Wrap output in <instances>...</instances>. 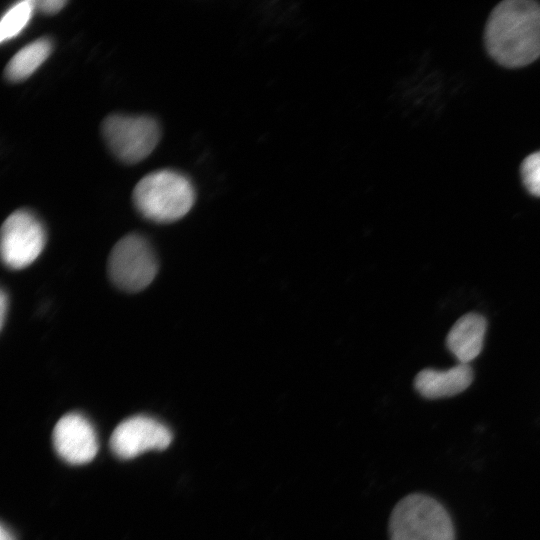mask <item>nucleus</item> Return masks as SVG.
Instances as JSON below:
<instances>
[{"label": "nucleus", "instance_id": "obj_1", "mask_svg": "<svg viewBox=\"0 0 540 540\" xmlns=\"http://www.w3.org/2000/svg\"><path fill=\"white\" fill-rule=\"evenodd\" d=\"M487 52L508 68L531 64L540 57V4L506 0L490 13L484 32Z\"/></svg>", "mask_w": 540, "mask_h": 540}, {"label": "nucleus", "instance_id": "obj_2", "mask_svg": "<svg viewBox=\"0 0 540 540\" xmlns=\"http://www.w3.org/2000/svg\"><path fill=\"white\" fill-rule=\"evenodd\" d=\"M137 210L147 219L167 223L184 217L195 201L190 180L173 170H158L144 176L132 194Z\"/></svg>", "mask_w": 540, "mask_h": 540}, {"label": "nucleus", "instance_id": "obj_3", "mask_svg": "<svg viewBox=\"0 0 540 540\" xmlns=\"http://www.w3.org/2000/svg\"><path fill=\"white\" fill-rule=\"evenodd\" d=\"M390 540H455L454 527L444 507L434 498L414 493L393 508Z\"/></svg>", "mask_w": 540, "mask_h": 540}, {"label": "nucleus", "instance_id": "obj_4", "mask_svg": "<svg viewBox=\"0 0 540 540\" xmlns=\"http://www.w3.org/2000/svg\"><path fill=\"white\" fill-rule=\"evenodd\" d=\"M107 268L111 281L118 288L138 292L154 280L158 262L152 246L143 236L129 234L112 248Z\"/></svg>", "mask_w": 540, "mask_h": 540}, {"label": "nucleus", "instance_id": "obj_5", "mask_svg": "<svg viewBox=\"0 0 540 540\" xmlns=\"http://www.w3.org/2000/svg\"><path fill=\"white\" fill-rule=\"evenodd\" d=\"M101 130L112 153L129 164L145 159L160 139L158 123L148 116L109 115Z\"/></svg>", "mask_w": 540, "mask_h": 540}, {"label": "nucleus", "instance_id": "obj_6", "mask_svg": "<svg viewBox=\"0 0 540 540\" xmlns=\"http://www.w3.org/2000/svg\"><path fill=\"white\" fill-rule=\"evenodd\" d=\"M46 243V231L41 221L30 211L11 213L1 227V257L11 269H23L41 254Z\"/></svg>", "mask_w": 540, "mask_h": 540}, {"label": "nucleus", "instance_id": "obj_7", "mask_svg": "<svg viewBox=\"0 0 540 540\" xmlns=\"http://www.w3.org/2000/svg\"><path fill=\"white\" fill-rule=\"evenodd\" d=\"M171 430L159 420L132 416L117 425L110 437L112 452L121 459H131L148 450H163L172 441Z\"/></svg>", "mask_w": 540, "mask_h": 540}, {"label": "nucleus", "instance_id": "obj_8", "mask_svg": "<svg viewBox=\"0 0 540 540\" xmlns=\"http://www.w3.org/2000/svg\"><path fill=\"white\" fill-rule=\"evenodd\" d=\"M52 441L57 454L67 463L85 464L98 452V438L92 423L82 414L71 412L56 423Z\"/></svg>", "mask_w": 540, "mask_h": 540}, {"label": "nucleus", "instance_id": "obj_9", "mask_svg": "<svg viewBox=\"0 0 540 540\" xmlns=\"http://www.w3.org/2000/svg\"><path fill=\"white\" fill-rule=\"evenodd\" d=\"M473 381V370L469 364L459 363L452 368L439 371L424 369L414 381L418 393L425 398L449 397L464 391Z\"/></svg>", "mask_w": 540, "mask_h": 540}, {"label": "nucleus", "instance_id": "obj_10", "mask_svg": "<svg viewBox=\"0 0 540 540\" xmlns=\"http://www.w3.org/2000/svg\"><path fill=\"white\" fill-rule=\"evenodd\" d=\"M486 326L485 318L473 312L463 315L452 326L446 344L459 363L469 364L480 354Z\"/></svg>", "mask_w": 540, "mask_h": 540}, {"label": "nucleus", "instance_id": "obj_11", "mask_svg": "<svg viewBox=\"0 0 540 540\" xmlns=\"http://www.w3.org/2000/svg\"><path fill=\"white\" fill-rule=\"evenodd\" d=\"M52 42L40 38L21 48L7 63L4 74L12 82L22 81L32 75L49 57Z\"/></svg>", "mask_w": 540, "mask_h": 540}, {"label": "nucleus", "instance_id": "obj_12", "mask_svg": "<svg viewBox=\"0 0 540 540\" xmlns=\"http://www.w3.org/2000/svg\"><path fill=\"white\" fill-rule=\"evenodd\" d=\"M35 1L25 0L15 3L3 15L0 22V41L3 43L21 33L29 23Z\"/></svg>", "mask_w": 540, "mask_h": 540}, {"label": "nucleus", "instance_id": "obj_13", "mask_svg": "<svg viewBox=\"0 0 540 540\" xmlns=\"http://www.w3.org/2000/svg\"><path fill=\"white\" fill-rule=\"evenodd\" d=\"M521 179L527 191L540 197V151L528 155L522 162Z\"/></svg>", "mask_w": 540, "mask_h": 540}, {"label": "nucleus", "instance_id": "obj_14", "mask_svg": "<svg viewBox=\"0 0 540 540\" xmlns=\"http://www.w3.org/2000/svg\"><path fill=\"white\" fill-rule=\"evenodd\" d=\"M66 3L63 0H40L35 1V9L44 14H54L60 11Z\"/></svg>", "mask_w": 540, "mask_h": 540}, {"label": "nucleus", "instance_id": "obj_15", "mask_svg": "<svg viewBox=\"0 0 540 540\" xmlns=\"http://www.w3.org/2000/svg\"><path fill=\"white\" fill-rule=\"evenodd\" d=\"M8 310V298L4 290L1 292L0 296V312H1V326L3 327L5 321V315Z\"/></svg>", "mask_w": 540, "mask_h": 540}, {"label": "nucleus", "instance_id": "obj_16", "mask_svg": "<svg viewBox=\"0 0 540 540\" xmlns=\"http://www.w3.org/2000/svg\"><path fill=\"white\" fill-rule=\"evenodd\" d=\"M0 540H15L14 535L4 525L1 526Z\"/></svg>", "mask_w": 540, "mask_h": 540}]
</instances>
